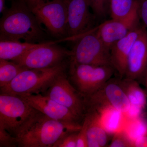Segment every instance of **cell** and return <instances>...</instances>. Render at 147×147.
Segmentation results:
<instances>
[{
	"label": "cell",
	"mask_w": 147,
	"mask_h": 147,
	"mask_svg": "<svg viewBox=\"0 0 147 147\" xmlns=\"http://www.w3.org/2000/svg\"><path fill=\"white\" fill-rule=\"evenodd\" d=\"M6 0H0V12L3 13L5 10V6Z\"/></svg>",
	"instance_id": "obj_28"
},
{
	"label": "cell",
	"mask_w": 147,
	"mask_h": 147,
	"mask_svg": "<svg viewBox=\"0 0 147 147\" xmlns=\"http://www.w3.org/2000/svg\"><path fill=\"white\" fill-rule=\"evenodd\" d=\"M66 67L63 62L49 68L27 69L1 91L3 93L19 96L40 93L45 91L58 76L65 73Z\"/></svg>",
	"instance_id": "obj_4"
},
{
	"label": "cell",
	"mask_w": 147,
	"mask_h": 147,
	"mask_svg": "<svg viewBox=\"0 0 147 147\" xmlns=\"http://www.w3.org/2000/svg\"><path fill=\"white\" fill-rule=\"evenodd\" d=\"M19 96L23 98L35 109L50 118L69 123L82 124L79 123L81 119L69 109L45 95L37 93Z\"/></svg>",
	"instance_id": "obj_13"
},
{
	"label": "cell",
	"mask_w": 147,
	"mask_h": 147,
	"mask_svg": "<svg viewBox=\"0 0 147 147\" xmlns=\"http://www.w3.org/2000/svg\"><path fill=\"white\" fill-rule=\"evenodd\" d=\"M108 147H134L133 140L125 129H122L113 134Z\"/></svg>",
	"instance_id": "obj_22"
},
{
	"label": "cell",
	"mask_w": 147,
	"mask_h": 147,
	"mask_svg": "<svg viewBox=\"0 0 147 147\" xmlns=\"http://www.w3.org/2000/svg\"><path fill=\"white\" fill-rule=\"evenodd\" d=\"M142 27L140 25L136 27L115 42L110 48L112 66L118 74L119 78H123L125 75L129 55Z\"/></svg>",
	"instance_id": "obj_15"
},
{
	"label": "cell",
	"mask_w": 147,
	"mask_h": 147,
	"mask_svg": "<svg viewBox=\"0 0 147 147\" xmlns=\"http://www.w3.org/2000/svg\"><path fill=\"white\" fill-rule=\"evenodd\" d=\"M147 69V30L143 26L134 42L127 59L124 77L139 80L144 77Z\"/></svg>",
	"instance_id": "obj_14"
},
{
	"label": "cell",
	"mask_w": 147,
	"mask_h": 147,
	"mask_svg": "<svg viewBox=\"0 0 147 147\" xmlns=\"http://www.w3.org/2000/svg\"><path fill=\"white\" fill-rule=\"evenodd\" d=\"M119 82L130 103V112L134 110L135 117L141 115L147 106L145 90L141 87L138 81L134 79L119 78Z\"/></svg>",
	"instance_id": "obj_17"
},
{
	"label": "cell",
	"mask_w": 147,
	"mask_h": 147,
	"mask_svg": "<svg viewBox=\"0 0 147 147\" xmlns=\"http://www.w3.org/2000/svg\"><path fill=\"white\" fill-rule=\"evenodd\" d=\"M26 68L10 61L0 59L1 89L9 85L20 72Z\"/></svg>",
	"instance_id": "obj_19"
},
{
	"label": "cell",
	"mask_w": 147,
	"mask_h": 147,
	"mask_svg": "<svg viewBox=\"0 0 147 147\" xmlns=\"http://www.w3.org/2000/svg\"><path fill=\"white\" fill-rule=\"evenodd\" d=\"M139 2L140 19L147 28V0H139Z\"/></svg>",
	"instance_id": "obj_26"
},
{
	"label": "cell",
	"mask_w": 147,
	"mask_h": 147,
	"mask_svg": "<svg viewBox=\"0 0 147 147\" xmlns=\"http://www.w3.org/2000/svg\"><path fill=\"white\" fill-rule=\"evenodd\" d=\"M134 147H147V135L141 136L133 141Z\"/></svg>",
	"instance_id": "obj_27"
},
{
	"label": "cell",
	"mask_w": 147,
	"mask_h": 147,
	"mask_svg": "<svg viewBox=\"0 0 147 147\" xmlns=\"http://www.w3.org/2000/svg\"><path fill=\"white\" fill-rule=\"evenodd\" d=\"M82 128L77 134L76 147H88L87 142V129L88 121L86 117H84Z\"/></svg>",
	"instance_id": "obj_25"
},
{
	"label": "cell",
	"mask_w": 147,
	"mask_h": 147,
	"mask_svg": "<svg viewBox=\"0 0 147 147\" xmlns=\"http://www.w3.org/2000/svg\"><path fill=\"white\" fill-rule=\"evenodd\" d=\"M26 2H28V1H35V0H24Z\"/></svg>",
	"instance_id": "obj_30"
},
{
	"label": "cell",
	"mask_w": 147,
	"mask_h": 147,
	"mask_svg": "<svg viewBox=\"0 0 147 147\" xmlns=\"http://www.w3.org/2000/svg\"><path fill=\"white\" fill-rule=\"evenodd\" d=\"M144 84L145 86V91L146 92L147 96V69L145 73L144 77Z\"/></svg>",
	"instance_id": "obj_29"
},
{
	"label": "cell",
	"mask_w": 147,
	"mask_h": 147,
	"mask_svg": "<svg viewBox=\"0 0 147 147\" xmlns=\"http://www.w3.org/2000/svg\"><path fill=\"white\" fill-rule=\"evenodd\" d=\"M40 25L25 1H14L3 13L0 21L1 40H24L36 43L44 35Z\"/></svg>",
	"instance_id": "obj_2"
},
{
	"label": "cell",
	"mask_w": 147,
	"mask_h": 147,
	"mask_svg": "<svg viewBox=\"0 0 147 147\" xmlns=\"http://www.w3.org/2000/svg\"><path fill=\"white\" fill-rule=\"evenodd\" d=\"M42 43L1 40L0 59L10 61L16 60L29 50L40 46Z\"/></svg>",
	"instance_id": "obj_18"
},
{
	"label": "cell",
	"mask_w": 147,
	"mask_h": 147,
	"mask_svg": "<svg viewBox=\"0 0 147 147\" xmlns=\"http://www.w3.org/2000/svg\"><path fill=\"white\" fill-rule=\"evenodd\" d=\"M38 112L23 98L1 93L0 95L1 147L14 145L16 136Z\"/></svg>",
	"instance_id": "obj_3"
},
{
	"label": "cell",
	"mask_w": 147,
	"mask_h": 147,
	"mask_svg": "<svg viewBox=\"0 0 147 147\" xmlns=\"http://www.w3.org/2000/svg\"><path fill=\"white\" fill-rule=\"evenodd\" d=\"M85 116L88 121V147H108L110 143V134L102 126L100 114L96 110L88 109Z\"/></svg>",
	"instance_id": "obj_16"
},
{
	"label": "cell",
	"mask_w": 147,
	"mask_h": 147,
	"mask_svg": "<svg viewBox=\"0 0 147 147\" xmlns=\"http://www.w3.org/2000/svg\"><path fill=\"white\" fill-rule=\"evenodd\" d=\"M102 126L110 134H114L122 129L119 126L121 124L122 115L120 112L113 109H108L99 113Z\"/></svg>",
	"instance_id": "obj_20"
},
{
	"label": "cell",
	"mask_w": 147,
	"mask_h": 147,
	"mask_svg": "<svg viewBox=\"0 0 147 147\" xmlns=\"http://www.w3.org/2000/svg\"><path fill=\"white\" fill-rule=\"evenodd\" d=\"M140 19L139 2L137 0L134 8L125 17L111 18L93 29L103 43L110 49L115 42L140 25Z\"/></svg>",
	"instance_id": "obj_11"
},
{
	"label": "cell",
	"mask_w": 147,
	"mask_h": 147,
	"mask_svg": "<svg viewBox=\"0 0 147 147\" xmlns=\"http://www.w3.org/2000/svg\"><path fill=\"white\" fill-rule=\"evenodd\" d=\"M111 66H97L70 62V79L85 99L98 90L112 78L115 71Z\"/></svg>",
	"instance_id": "obj_7"
},
{
	"label": "cell",
	"mask_w": 147,
	"mask_h": 147,
	"mask_svg": "<svg viewBox=\"0 0 147 147\" xmlns=\"http://www.w3.org/2000/svg\"><path fill=\"white\" fill-rule=\"evenodd\" d=\"M146 135H147V130H146Z\"/></svg>",
	"instance_id": "obj_31"
},
{
	"label": "cell",
	"mask_w": 147,
	"mask_h": 147,
	"mask_svg": "<svg viewBox=\"0 0 147 147\" xmlns=\"http://www.w3.org/2000/svg\"><path fill=\"white\" fill-rule=\"evenodd\" d=\"M82 124L60 121L38 112L14 140V146L54 147L69 133L79 131Z\"/></svg>",
	"instance_id": "obj_1"
},
{
	"label": "cell",
	"mask_w": 147,
	"mask_h": 147,
	"mask_svg": "<svg viewBox=\"0 0 147 147\" xmlns=\"http://www.w3.org/2000/svg\"><path fill=\"white\" fill-rule=\"evenodd\" d=\"M71 62L97 66H111L110 49L103 43L93 28L76 40Z\"/></svg>",
	"instance_id": "obj_5"
},
{
	"label": "cell",
	"mask_w": 147,
	"mask_h": 147,
	"mask_svg": "<svg viewBox=\"0 0 147 147\" xmlns=\"http://www.w3.org/2000/svg\"><path fill=\"white\" fill-rule=\"evenodd\" d=\"M90 7L96 15L102 17L109 9V0H88Z\"/></svg>",
	"instance_id": "obj_23"
},
{
	"label": "cell",
	"mask_w": 147,
	"mask_h": 147,
	"mask_svg": "<svg viewBox=\"0 0 147 147\" xmlns=\"http://www.w3.org/2000/svg\"><path fill=\"white\" fill-rule=\"evenodd\" d=\"M45 95L68 108L81 119L87 111L85 98L67 79L65 74H61L46 90Z\"/></svg>",
	"instance_id": "obj_10"
},
{
	"label": "cell",
	"mask_w": 147,
	"mask_h": 147,
	"mask_svg": "<svg viewBox=\"0 0 147 147\" xmlns=\"http://www.w3.org/2000/svg\"><path fill=\"white\" fill-rule=\"evenodd\" d=\"M87 110L93 109L99 113L113 109L127 116L131 106L119 82V78H111L98 90L86 98Z\"/></svg>",
	"instance_id": "obj_8"
},
{
	"label": "cell",
	"mask_w": 147,
	"mask_h": 147,
	"mask_svg": "<svg viewBox=\"0 0 147 147\" xmlns=\"http://www.w3.org/2000/svg\"><path fill=\"white\" fill-rule=\"evenodd\" d=\"M67 8V37L75 40L91 30L92 15L88 0H66Z\"/></svg>",
	"instance_id": "obj_12"
},
{
	"label": "cell",
	"mask_w": 147,
	"mask_h": 147,
	"mask_svg": "<svg viewBox=\"0 0 147 147\" xmlns=\"http://www.w3.org/2000/svg\"><path fill=\"white\" fill-rule=\"evenodd\" d=\"M137 0H109L111 18L119 19L127 16L134 8Z\"/></svg>",
	"instance_id": "obj_21"
},
{
	"label": "cell",
	"mask_w": 147,
	"mask_h": 147,
	"mask_svg": "<svg viewBox=\"0 0 147 147\" xmlns=\"http://www.w3.org/2000/svg\"><path fill=\"white\" fill-rule=\"evenodd\" d=\"M63 40L44 42L42 45L29 50L22 57L12 61L26 69H43L53 67L71 57V51L56 45Z\"/></svg>",
	"instance_id": "obj_9"
},
{
	"label": "cell",
	"mask_w": 147,
	"mask_h": 147,
	"mask_svg": "<svg viewBox=\"0 0 147 147\" xmlns=\"http://www.w3.org/2000/svg\"><path fill=\"white\" fill-rule=\"evenodd\" d=\"M78 131H73L67 134L61 139L54 147H76Z\"/></svg>",
	"instance_id": "obj_24"
},
{
	"label": "cell",
	"mask_w": 147,
	"mask_h": 147,
	"mask_svg": "<svg viewBox=\"0 0 147 147\" xmlns=\"http://www.w3.org/2000/svg\"><path fill=\"white\" fill-rule=\"evenodd\" d=\"M26 2L40 23L44 25L51 34L61 39L67 37L66 0H35Z\"/></svg>",
	"instance_id": "obj_6"
}]
</instances>
